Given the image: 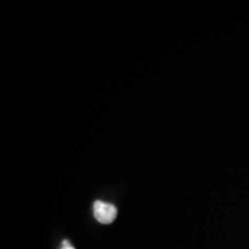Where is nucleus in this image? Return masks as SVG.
Returning a JSON list of instances; mask_svg holds the SVG:
<instances>
[{
	"label": "nucleus",
	"instance_id": "obj_2",
	"mask_svg": "<svg viewBox=\"0 0 249 249\" xmlns=\"http://www.w3.org/2000/svg\"><path fill=\"white\" fill-rule=\"evenodd\" d=\"M61 249H75V248H74L73 246L71 245L70 241L65 240L64 242H62V247H61Z\"/></svg>",
	"mask_w": 249,
	"mask_h": 249
},
{
	"label": "nucleus",
	"instance_id": "obj_1",
	"mask_svg": "<svg viewBox=\"0 0 249 249\" xmlns=\"http://www.w3.org/2000/svg\"><path fill=\"white\" fill-rule=\"evenodd\" d=\"M117 214L118 210L113 204L103 201H96L93 203V216H95L96 220L101 224L107 225V224L114 222Z\"/></svg>",
	"mask_w": 249,
	"mask_h": 249
}]
</instances>
